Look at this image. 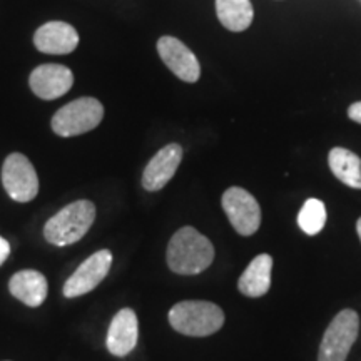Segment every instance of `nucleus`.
I'll return each instance as SVG.
<instances>
[{"instance_id":"nucleus-9","label":"nucleus","mask_w":361,"mask_h":361,"mask_svg":"<svg viewBox=\"0 0 361 361\" xmlns=\"http://www.w3.org/2000/svg\"><path fill=\"white\" fill-rule=\"evenodd\" d=\"M112 264L111 251L101 250L89 256L64 284L67 298H78L92 291L107 276Z\"/></svg>"},{"instance_id":"nucleus-5","label":"nucleus","mask_w":361,"mask_h":361,"mask_svg":"<svg viewBox=\"0 0 361 361\" xmlns=\"http://www.w3.org/2000/svg\"><path fill=\"white\" fill-rule=\"evenodd\" d=\"M360 331V316L353 310H343L324 331L318 361H345Z\"/></svg>"},{"instance_id":"nucleus-8","label":"nucleus","mask_w":361,"mask_h":361,"mask_svg":"<svg viewBox=\"0 0 361 361\" xmlns=\"http://www.w3.org/2000/svg\"><path fill=\"white\" fill-rule=\"evenodd\" d=\"M157 52L168 69L184 82H196L201 78V66L194 52L179 39L164 35L157 40Z\"/></svg>"},{"instance_id":"nucleus-11","label":"nucleus","mask_w":361,"mask_h":361,"mask_svg":"<svg viewBox=\"0 0 361 361\" xmlns=\"http://www.w3.org/2000/svg\"><path fill=\"white\" fill-rule=\"evenodd\" d=\"M183 147L179 144H168L147 162L142 173V186L146 191H161L171 179L174 178L180 161H183Z\"/></svg>"},{"instance_id":"nucleus-14","label":"nucleus","mask_w":361,"mask_h":361,"mask_svg":"<svg viewBox=\"0 0 361 361\" xmlns=\"http://www.w3.org/2000/svg\"><path fill=\"white\" fill-rule=\"evenodd\" d=\"M8 290L24 305L30 306V308H37L47 298L49 284L42 273L35 269H24L11 278Z\"/></svg>"},{"instance_id":"nucleus-3","label":"nucleus","mask_w":361,"mask_h":361,"mask_svg":"<svg viewBox=\"0 0 361 361\" xmlns=\"http://www.w3.org/2000/svg\"><path fill=\"white\" fill-rule=\"evenodd\" d=\"M169 323L186 336H209L224 324V313L209 301H180L169 311Z\"/></svg>"},{"instance_id":"nucleus-10","label":"nucleus","mask_w":361,"mask_h":361,"mask_svg":"<svg viewBox=\"0 0 361 361\" xmlns=\"http://www.w3.org/2000/svg\"><path fill=\"white\" fill-rule=\"evenodd\" d=\"M30 89L44 101H54L67 94L74 84V74L61 64H44L32 71L29 79Z\"/></svg>"},{"instance_id":"nucleus-2","label":"nucleus","mask_w":361,"mask_h":361,"mask_svg":"<svg viewBox=\"0 0 361 361\" xmlns=\"http://www.w3.org/2000/svg\"><path fill=\"white\" fill-rule=\"evenodd\" d=\"M96 219V206L87 200L71 202L45 223L44 236L54 246H69L82 239Z\"/></svg>"},{"instance_id":"nucleus-16","label":"nucleus","mask_w":361,"mask_h":361,"mask_svg":"<svg viewBox=\"0 0 361 361\" xmlns=\"http://www.w3.org/2000/svg\"><path fill=\"white\" fill-rule=\"evenodd\" d=\"M328 164L331 173L348 188L361 189V157L346 147H333Z\"/></svg>"},{"instance_id":"nucleus-4","label":"nucleus","mask_w":361,"mask_h":361,"mask_svg":"<svg viewBox=\"0 0 361 361\" xmlns=\"http://www.w3.org/2000/svg\"><path fill=\"white\" fill-rule=\"evenodd\" d=\"M104 117L102 104L94 97H80L59 109L52 117V130L61 137H72L96 129Z\"/></svg>"},{"instance_id":"nucleus-18","label":"nucleus","mask_w":361,"mask_h":361,"mask_svg":"<svg viewBox=\"0 0 361 361\" xmlns=\"http://www.w3.org/2000/svg\"><path fill=\"white\" fill-rule=\"evenodd\" d=\"M324 223H326V207L323 201L310 197L298 214V226L303 233L314 236L324 228Z\"/></svg>"},{"instance_id":"nucleus-13","label":"nucleus","mask_w":361,"mask_h":361,"mask_svg":"<svg viewBox=\"0 0 361 361\" xmlns=\"http://www.w3.org/2000/svg\"><path fill=\"white\" fill-rule=\"evenodd\" d=\"M34 44L45 54H71L79 45V34L66 22H47L37 29Z\"/></svg>"},{"instance_id":"nucleus-15","label":"nucleus","mask_w":361,"mask_h":361,"mask_svg":"<svg viewBox=\"0 0 361 361\" xmlns=\"http://www.w3.org/2000/svg\"><path fill=\"white\" fill-rule=\"evenodd\" d=\"M271 268H273V258L269 255L256 256L239 278L238 290L250 298L266 295L271 288Z\"/></svg>"},{"instance_id":"nucleus-21","label":"nucleus","mask_w":361,"mask_h":361,"mask_svg":"<svg viewBox=\"0 0 361 361\" xmlns=\"http://www.w3.org/2000/svg\"><path fill=\"white\" fill-rule=\"evenodd\" d=\"M356 231H358V236L361 239V218L358 219V223H356Z\"/></svg>"},{"instance_id":"nucleus-19","label":"nucleus","mask_w":361,"mask_h":361,"mask_svg":"<svg viewBox=\"0 0 361 361\" xmlns=\"http://www.w3.org/2000/svg\"><path fill=\"white\" fill-rule=\"evenodd\" d=\"M348 117L355 123L361 124V101L360 102H353L348 107Z\"/></svg>"},{"instance_id":"nucleus-1","label":"nucleus","mask_w":361,"mask_h":361,"mask_svg":"<svg viewBox=\"0 0 361 361\" xmlns=\"http://www.w3.org/2000/svg\"><path fill=\"white\" fill-rule=\"evenodd\" d=\"M166 258L171 271L192 276L209 268L214 261V246L204 234L184 226L171 238Z\"/></svg>"},{"instance_id":"nucleus-12","label":"nucleus","mask_w":361,"mask_h":361,"mask_svg":"<svg viewBox=\"0 0 361 361\" xmlns=\"http://www.w3.org/2000/svg\"><path fill=\"white\" fill-rule=\"evenodd\" d=\"M139 324L137 316L130 308H124L112 318L107 331V350L114 356H128L137 345Z\"/></svg>"},{"instance_id":"nucleus-7","label":"nucleus","mask_w":361,"mask_h":361,"mask_svg":"<svg viewBox=\"0 0 361 361\" xmlns=\"http://www.w3.org/2000/svg\"><path fill=\"white\" fill-rule=\"evenodd\" d=\"M223 209L229 223L241 236H252L259 229L261 207L252 196L243 188H229L223 194Z\"/></svg>"},{"instance_id":"nucleus-6","label":"nucleus","mask_w":361,"mask_h":361,"mask_svg":"<svg viewBox=\"0 0 361 361\" xmlns=\"http://www.w3.org/2000/svg\"><path fill=\"white\" fill-rule=\"evenodd\" d=\"M2 184L17 202H29L39 194V178L32 162L19 152H13L4 162Z\"/></svg>"},{"instance_id":"nucleus-20","label":"nucleus","mask_w":361,"mask_h":361,"mask_svg":"<svg viewBox=\"0 0 361 361\" xmlns=\"http://www.w3.org/2000/svg\"><path fill=\"white\" fill-rule=\"evenodd\" d=\"M11 255V245L4 238H0V266L6 263V259Z\"/></svg>"},{"instance_id":"nucleus-17","label":"nucleus","mask_w":361,"mask_h":361,"mask_svg":"<svg viewBox=\"0 0 361 361\" xmlns=\"http://www.w3.org/2000/svg\"><path fill=\"white\" fill-rule=\"evenodd\" d=\"M216 13L221 24L231 32H243L255 19L251 0H216Z\"/></svg>"}]
</instances>
